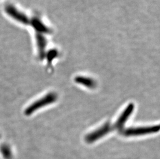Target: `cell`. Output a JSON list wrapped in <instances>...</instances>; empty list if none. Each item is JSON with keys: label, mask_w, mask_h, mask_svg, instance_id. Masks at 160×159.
<instances>
[{"label": "cell", "mask_w": 160, "mask_h": 159, "mask_svg": "<svg viewBox=\"0 0 160 159\" xmlns=\"http://www.w3.org/2000/svg\"><path fill=\"white\" fill-rule=\"evenodd\" d=\"M5 10L8 15L12 17L14 19L24 24H29L30 23V20L28 19L27 17L19 12L12 5H7L5 7Z\"/></svg>", "instance_id": "3957f363"}, {"label": "cell", "mask_w": 160, "mask_h": 159, "mask_svg": "<svg viewBox=\"0 0 160 159\" xmlns=\"http://www.w3.org/2000/svg\"><path fill=\"white\" fill-rule=\"evenodd\" d=\"M75 81L79 84H80L82 85L85 86L86 87L93 89L95 87V82L88 77H78L75 78Z\"/></svg>", "instance_id": "8992f818"}, {"label": "cell", "mask_w": 160, "mask_h": 159, "mask_svg": "<svg viewBox=\"0 0 160 159\" xmlns=\"http://www.w3.org/2000/svg\"><path fill=\"white\" fill-rule=\"evenodd\" d=\"M111 131V127L108 124H105L96 130L89 133L86 137V141L88 143H93L104 137Z\"/></svg>", "instance_id": "7a4b0ae2"}, {"label": "cell", "mask_w": 160, "mask_h": 159, "mask_svg": "<svg viewBox=\"0 0 160 159\" xmlns=\"http://www.w3.org/2000/svg\"><path fill=\"white\" fill-rule=\"evenodd\" d=\"M36 40L38 42L39 53L41 54V56H42L45 52L44 51L46 46V41L45 38L42 35V34L38 33L36 35Z\"/></svg>", "instance_id": "52a82bcc"}, {"label": "cell", "mask_w": 160, "mask_h": 159, "mask_svg": "<svg viewBox=\"0 0 160 159\" xmlns=\"http://www.w3.org/2000/svg\"><path fill=\"white\" fill-rule=\"evenodd\" d=\"M32 26L37 32L41 34H49L52 32L48 27L44 25V23L38 18H34L32 20Z\"/></svg>", "instance_id": "5b68a950"}, {"label": "cell", "mask_w": 160, "mask_h": 159, "mask_svg": "<svg viewBox=\"0 0 160 159\" xmlns=\"http://www.w3.org/2000/svg\"><path fill=\"white\" fill-rule=\"evenodd\" d=\"M134 108V107L133 104H129L128 107L126 108L123 112L121 114V115L120 116L118 120H117L115 124V127L119 130L120 129L121 130V129H122L124 124L126 123L127 120H128L130 116L132 114Z\"/></svg>", "instance_id": "277c9868"}, {"label": "cell", "mask_w": 160, "mask_h": 159, "mask_svg": "<svg viewBox=\"0 0 160 159\" xmlns=\"http://www.w3.org/2000/svg\"><path fill=\"white\" fill-rule=\"evenodd\" d=\"M159 130V126L144 127L132 128L127 129L123 131V134L126 137L141 136L149 134L156 133Z\"/></svg>", "instance_id": "6da1fadb"}]
</instances>
